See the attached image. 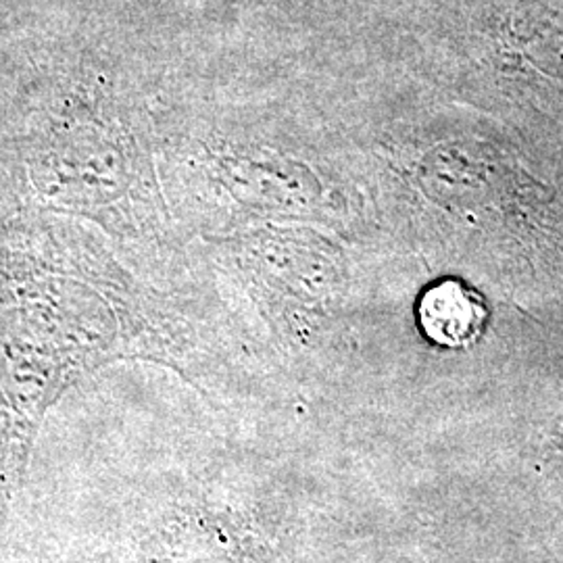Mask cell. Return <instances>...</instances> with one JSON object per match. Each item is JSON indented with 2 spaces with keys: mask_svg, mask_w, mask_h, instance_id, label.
I'll return each instance as SVG.
<instances>
[{
  "mask_svg": "<svg viewBox=\"0 0 563 563\" xmlns=\"http://www.w3.org/2000/svg\"><path fill=\"white\" fill-rule=\"evenodd\" d=\"M2 115L0 162L27 207L134 234L139 157L115 80L67 76L20 90Z\"/></svg>",
  "mask_w": 563,
  "mask_h": 563,
  "instance_id": "6da1fadb",
  "label": "cell"
},
{
  "mask_svg": "<svg viewBox=\"0 0 563 563\" xmlns=\"http://www.w3.org/2000/svg\"><path fill=\"white\" fill-rule=\"evenodd\" d=\"M488 309L483 297L457 280L434 284L418 305L423 334L446 349L470 346L483 336Z\"/></svg>",
  "mask_w": 563,
  "mask_h": 563,
  "instance_id": "7a4b0ae2",
  "label": "cell"
}]
</instances>
